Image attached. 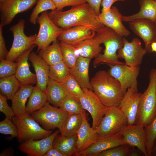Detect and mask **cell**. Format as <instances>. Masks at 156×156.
I'll list each match as a JSON object with an SVG mask.
<instances>
[{
	"label": "cell",
	"mask_w": 156,
	"mask_h": 156,
	"mask_svg": "<svg viewBox=\"0 0 156 156\" xmlns=\"http://www.w3.org/2000/svg\"><path fill=\"white\" fill-rule=\"evenodd\" d=\"M55 4L56 9L62 10L66 7H73L86 3V0H52Z\"/></svg>",
	"instance_id": "cell-43"
},
{
	"label": "cell",
	"mask_w": 156,
	"mask_h": 156,
	"mask_svg": "<svg viewBox=\"0 0 156 156\" xmlns=\"http://www.w3.org/2000/svg\"><path fill=\"white\" fill-rule=\"evenodd\" d=\"M114 32L110 28L104 26L96 32L93 37L74 46L76 55L78 57H82L91 59L95 58L101 51V44Z\"/></svg>",
	"instance_id": "cell-9"
},
{
	"label": "cell",
	"mask_w": 156,
	"mask_h": 156,
	"mask_svg": "<svg viewBox=\"0 0 156 156\" xmlns=\"http://www.w3.org/2000/svg\"><path fill=\"white\" fill-rule=\"evenodd\" d=\"M56 9V6L52 0H38L30 15L29 21L32 24L35 25L40 14L48 10L51 11Z\"/></svg>",
	"instance_id": "cell-37"
},
{
	"label": "cell",
	"mask_w": 156,
	"mask_h": 156,
	"mask_svg": "<svg viewBox=\"0 0 156 156\" xmlns=\"http://www.w3.org/2000/svg\"><path fill=\"white\" fill-rule=\"evenodd\" d=\"M3 27L0 26V60L5 59L9 52L6 49L3 34Z\"/></svg>",
	"instance_id": "cell-45"
},
{
	"label": "cell",
	"mask_w": 156,
	"mask_h": 156,
	"mask_svg": "<svg viewBox=\"0 0 156 156\" xmlns=\"http://www.w3.org/2000/svg\"><path fill=\"white\" fill-rule=\"evenodd\" d=\"M0 133L11 135L9 139L10 140L18 137V131L16 126L12 119L7 117L0 122Z\"/></svg>",
	"instance_id": "cell-40"
},
{
	"label": "cell",
	"mask_w": 156,
	"mask_h": 156,
	"mask_svg": "<svg viewBox=\"0 0 156 156\" xmlns=\"http://www.w3.org/2000/svg\"><path fill=\"white\" fill-rule=\"evenodd\" d=\"M61 83L68 95L79 99L83 93V88L71 74Z\"/></svg>",
	"instance_id": "cell-35"
},
{
	"label": "cell",
	"mask_w": 156,
	"mask_h": 156,
	"mask_svg": "<svg viewBox=\"0 0 156 156\" xmlns=\"http://www.w3.org/2000/svg\"><path fill=\"white\" fill-rule=\"evenodd\" d=\"M36 46L34 44L17 59V67L14 75L22 85L36 83V75L30 71L28 62L30 54Z\"/></svg>",
	"instance_id": "cell-23"
},
{
	"label": "cell",
	"mask_w": 156,
	"mask_h": 156,
	"mask_svg": "<svg viewBox=\"0 0 156 156\" xmlns=\"http://www.w3.org/2000/svg\"><path fill=\"white\" fill-rule=\"evenodd\" d=\"M60 44L63 62L70 69L73 68L78 57L75 53L74 46L62 42H60Z\"/></svg>",
	"instance_id": "cell-38"
},
{
	"label": "cell",
	"mask_w": 156,
	"mask_h": 156,
	"mask_svg": "<svg viewBox=\"0 0 156 156\" xmlns=\"http://www.w3.org/2000/svg\"><path fill=\"white\" fill-rule=\"evenodd\" d=\"M151 156H156V140L154 143L152 148Z\"/></svg>",
	"instance_id": "cell-51"
},
{
	"label": "cell",
	"mask_w": 156,
	"mask_h": 156,
	"mask_svg": "<svg viewBox=\"0 0 156 156\" xmlns=\"http://www.w3.org/2000/svg\"><path fill=\"white\" fill-rule=\"evenodd\" d=\"M96 33L91 29L85 26H75L63 29L57 40L60 42L75 46L93 37Z\"/></svg>",
	"instance_id": "cell-20"
},
{
	"label": "cell",
	"mask_w": 156,
	"mask_h": 156,
	"mask_svg": "<svg viewBox=\"0 0 156 156\" xmlns=\"http://www.w3.org/2000/svg\"><path fill=\"white\" fill-rule=\"evenodd\" d=\"M25 23L24 19H20L17 23L10 28L14 38L12 47L6 60L14 62L34 44V42L36 35L28 36L25 35L24 32Z\"/></svg>",
	"instance_id": "cell-6"
},
{
	"label": "cell",
	"mask_w": 156,
	"mask_h": 156,
	"mask_svg": "<svg viewBox=\"0 0 156 156\" xmlns=\"http://www.w3.org/2000/svg\"><path fill=\"white\" fill-rule=\"evenodd\" d=\"M139 2L140 11L130 16L122 15V21L129 22L138 19H146L154 23L156 21V1L155 0H139Z\"/></svg>",
	"instance_id": "cell-26"
},
{
	"label": "cell",
	"mask_w": 156,
	"mask_h": 156,
	"mask_svg": "<svg viewBox=\"0 0 156 156\" xmlns=\"http://www.w3.org/2000/svg\"><path fill=\"white\" fill-rule=\"evenodd\" d=\"M126 0H115V2L118 1H124Z\"/></svg>",
	"instance_id": "cell-53"
},
{
	"label": "cell",
	"mask_w": 156,
	"mask_h": 156,
	"mask_svg": "<svg viewBox=\"0 0 156 156\" xmlns=\"http://www.w3.org/2000/svg\"><path fill=\"white\" fill-rule=\"evenodd\" d=\"M123 46L117 51L118 58L123 59L125 65L131 67L140 66L144 55L147 52L137 38L129 42L123 37Z\"/></svg>",
	"instance_id": "cell-12"
},
{
	"label": "cell",
	"mask_w": 156,
	"mask_h": 156,
	"mask_svg": "<svg viewBox=\"0 0 156 156\" xmlns=\"http://www.w3.org/2000/svg\"><path fill=\"white\" fill-rule=\"evenodd\" d=\"M59 107L69 114H80L84 109L79 99L68 95Z\"/></svg>",
	"instance_id": "cell-36"
},
{
	"label": "cell",
	"mask_w": 156,
	"mask_h": 156,
	"mask_svg": "<svg viewBox=\"0 0 156 156\" xmlns=\"http://www.w3.org/2000/svg\"><path fill=\"white\" fill-rule=\"evenodd\" d=\"M46 93L47 101L56 107H59L68 95L61 83L50 79L47 84Z\"/></svg>",
	"instance_id": "cell-29"
},
{
	"label": "cell",
	"mask_w": 156,
	"mask_h": 156,
	"mask_svg": "<svg viewBox=\"0 0 156 156\" xmlns=\"http://www.w3.org/2000/svg\"><path fill=\"white\" fill-rule=\"evenodd\" d=\"M18 131V141L23 143L31 140H38L46 138L52 133L41 127L39 123L27 112L16 114L12 118Z\"/></svg>",
	"instance_id": "cell-4"
},
{
	"label": "cell",
	"mask_w": 156,
	"mask_h": 156,
	"mask_svg": "<svg viewBox=\"0 0 156 156\" xmlns=\"http://www.w3.org/2000/svg\"><path fill=\"white\" fill-rule=\"evenodd\" d=\"M108 65L110 67L108 72L120 83L123 95L129 88H138L137 79L140 72V66L131 67L125 63Z\"/></svg>",
	"instance_id": "cell-13"
},
{
	"label": "cell",
	"mask_w": 156,
	"mask_h": 156,
	"mask_svg": "<svg viewBox=\"0 0 156 156\" xmlns=\"http://www.w3.org/2000/svg\"><path fill=\"white\" fill-rule=\"evenodd\" d=\"M127 125V118L118 106L109 107L97 128L95 130L99 138L118 133Z\"/></svg>",
	"instance_id": "cell-7"
},
{
	"label": "cell",
	"mask_w": 156,
	"mask_h": 156,
	"mask_svg": "<svg viewBox=\"0 0 156 156\" xmlns=\"http://www.w3.org/2000/svg\"><path fill=\"white\" fill-rule=\"evenodd\" d=\"M38 53V55L49 66L63 61L60 42L57 39L54 41L51 45H49Z\"/></svg>",
	"instance_id": "cell-30"
},
{
	"label": "cell",
	"mask_w": 156,
	"mask_h": 156,
	"mask_svg": "<svg viewBox=\"0 0 156 156\" xmlns=\"http://www.w3.org/2000/svg\"><path fill=\"white\" fill-rule=\"evenodd\" d=\"M17 63L6 59L0 60V78L14 75L16 70Z\"/></svg>",
	"instance_id": "cell-42"
},
{
	"label": "cell",
	"mask_w": 156,
	"mask_h": 156,
	"mask_svg": "<svg viewBox=\"0 0 156 156\" xmlns=\"http://www.w3.org/2000/svg\"><path fill=\"white\" fill-rule=\"evenodd\" d=\"M7 98L0 93V111L4 114L5 117L10 119L15 115L12 107H10L7 103Z\"/></svg>",
	"instance_id": "cell-44"
},
{
	"label": "cell",
	"mask_w": 156,
	"mask_h": 156,
	"mask_svg": "<svg viewBox=\"0 0 156 156\" xmlns=\"http://www.w3.org/2000/svg\"><path fill=\"white\" fill-rule=\"evenodd\" d=\"M82 121V118L81 114H69L61 129L59 130L61 134L69 137L77 134Z\"/></svg>",
	"instance_id": "cell-33"
},
{
	"label": "cell",
	"mask_w": 156,
	"mask_h": 156,
	"mask_svg": "<svg viewBox=\"0 0 156 156\" xmlns=\"http://www.w3.org/2000/svg\"><path fill=\"white\" fill-rule=\"evenodd\" d=\"M142 93L139 92L138 88H128L118 106L126 116L127 125L135 124L139 104Z\"/></svg>",
	"instance_id": "cell-15"
},
{
	"label": "cell",
	"mask_w": 156,
	"mask_h": 156,
	"mask_svg": "<svg viewBox=\"0 0 156 156\" xmlns=\"http://www.w3.org/2000/svg\"><path fill=\"white\" fill-rule=\"evenodd\" d=\"M48 13L54 23L63 29L82 26L88 27L96 32L105 26L100 21L98 15L87 3L72 7L67 10L56 9Z\"/></svg>",
	"instance_id": "cell-1"
},
{
	"label": "cell",
	"mask_w": 156,
	"mask_h": 156,
	"mask_svg": "<svg viewBox=\"0 0 156 156\" xmlns=\"http://www.w3.org/2000/svg\"><path fill=\"white\" fill-rule=\"evenodd\" d=\"M47 102L46 93L34 86L26 105V112L31 114L43 107Z\"/></svg>",
	"instance_id": "cell-31"
},
{
	"label": "cell",
	"mask_w": 156,
	"mask_h": 156,
	"mask_svg": "<svg viewBox=\"0 0 156 156\" xmlns=\"http://www.w3.org/2000/svg\"><path fill=\"white\" fill-rule=\"evenodd\" d=\"M129 27L133 32L144 41V48L147 52H152L151 45L156 41V29L154 23L146 19H138L129 22Z\"/></svg>",
	"instance_id": "cell-17"
},
{
	"label": "cell",
	"mask_w": 156,
	"mask_h": 156,
	"mask_svg": "<svg viewBox=\"0 0 156 156\" xmlns=\"http://www.w3.org/2000/svg\"><path fill=\"white\" fill-rule=\"evenodd\" d=\"M81 114L82 121L77 133V153L88 148L94 143L99 138L95 130L90 126L88 122L85 110H83Z\"/></svg>",
	"instance_id": "cell-21"
},
{
	"label": "cell",
	"mask_w": 156,
	"mask_h": 156,
	"mask_svg": "<svg viewBox=\"0 0 156 156\" xmlns=\"http://www.w3.org/2000/svg\"><path fill=\"white\" fill-rule=\"evenodd\" d=\"M33 84L23 85L12 99V107L16 114L26 112V104L34 88Z\"/></svg>",
	"instance_id": "cell-28"
},
{
	"label": "cell",
	"mask_w": 156,
	"mask_h": 156,
	"mask_svg": "<svg viewBox=\"0 0 156 156\" xmlns=\"http://www.w3.org/2000/svg\"><path fill=\"white\" fill-rule=\"evenodd\" d=\"M37 23L39 24V28L34 44L37 47V52H39L57 39L63 29L54 23L47 11L42 12L38 16Z\"/></svg>",
	"instance_id": "cell-8"
},
{
	"label": "cell",
	"mask_w": 156,
	"mask_h": 156,
	"mask_svg": "<svg viewBox=\"0 0 156 156\" xmlns=\"http://www.w3.org/2000/svg\"><path fill=\"white\" fill-rule=\"evenodd\" d=\"M122 14L115 6L112 7L107 11L101 12L98 15L100 22L122 37L129 36L130 32L124 26L121 18Z\"/></svg>",
	"instance_id": "cell-22"
},
{
	"label": "cell",
	"mask_w": 156,
	"mask_h": 156,
	"mask_svg": "<svg viewBox=\"0 0 156 156\" xmlns=\"http://www.w3.org/2000/svg\"><path fill=\"white\" fill-rule=\"evenodd\" d=\"M29 60L32 63L35 72L36 78V86L46 93L47 86L49 79V66L34 52L31 51L30 53Z\"/></svg>",
	"instance_id": "cell-24"
},
{
	"label": "cell",
	"mask_w": 156,
	"mask_h": 156,
	"mask_svg": "<svg viewBox=\"0 0 156 156\" xmlns=\"http://www.w3.org/2000/svg\"><path fill=\"white\" fill-rule=\"evenodd\" d=\"M127 144L122 135L117 133L98 138L96 142L85 150L78 153L76 156H96L100 153L121 145Z\"/></svg>",
	"instance_id": "cell-19"
},
{
	"label": "cell",
	"mask_w": 156,
	"mask_h": 156,
	"mask_svg": "<svg viewBox=\"0 0 156 156\" xmlns=\"http://www.w3.org/2000/svg\"><path fill=\"white\" fill-rule=\"evenodd\" d=\"M156 116V68L149 75V83L141 96L135 124L144 127Z\"/></svg>",
	"instance_id": "cell-3"
},
{
	"label": "cell",
	"mask_w": 156,
	"mask_h": 156,
	"mask_svg": "<svg viewBox=\"0 0 156 156\" xmlns=\"http://www.w3.org/2000/svg\"><path fill=\"white\" fill-rule=\"evenodd\" d=\"M131 147L128 144L121 145L103 151L96 156H127Z\"/></svg>",
	"instance_id": "cell-41"
},
{
	"label": "cell",
	"mask_w": 156,
	"mask_h": 156,
	"mask_svg": "<svg viewBox=\"0 0 156 156\" xmlns=\"http://www.w3.org/2000/svg\"><path fill=\"white\" fill-rule=\"evenodd\" d=\"M88 3L99 15L100 13V8L102 0H86Z\"/></svg>",
	"instance_id": "cell-46"
},
{
	"label": "cell",
	"mask_w": 156,
	"mask_h": 156,
	"mask_svg": "<svg viewBox=\"0 0 156 156\" xmlns=\"http://www.w3.org/2000/svg\"><path fill=\"white\" fill-rule=\"evenodd\" d=\"M43 127L48 130L61 129L69 114L60 108L51 105L48 101L40 109L31 114Z\"/></svg>",
	"instance_id": "cell-5"
},
{
	"label": "cell",
	"mask_w": 156,
	"mask_h": 156,
	"mask_svg": "<svg viewBox=\"0 0 156 156\" xmlns=\"http://www.w3.org/2000/svg\"><path fill=\"white\" fill-rule=\"evenodd\" d=\"M123 37L114 32L107 37L103 43L105 47L103 53H100L95 57L93 66L103 63L107 65L125 63L118 60L117 53L118 50L123 46Z\"/></svg>",
	"instance_id": "cell-14"
},
{
	"label": "cell",
	"mask_w": 156,
	"mask_h": 156,
	"mask_svg": "<svg viewBox=\"0 0 156 156\" xmlns=\"http://www.w3.org/2000/svg\"><path fill=\"white\" fill-rule=\"evenodd\" d=\"M155 1H156V0H155Z\"/></svg>",
	"instance_id": "cell-55"
},
{
	"label": "cell",
	"mask_w": 156,
	"mask_h": 156,
	"mask_svg": "<svg viewBox=\"0 0 156 156\" xmlns=\"http://www.w3.org/2000/svg\"><path fill=\"white\" fill-rule=\"evenodd\" d=\"M38 0H0V26L9 24L18 14L26 11Z\"/></svg>",
	"instance_id": "cell-11"
},
{
	"label": "cell",
	"mask_w": 156,
	"mask_h": 156,
	"mask_svg": "<svg viewBox=\"0 0 156 156\" xmlns=\"http://www.w3.org/2000/svg\"><path fill=\"white\" fill-rule=\"evenodd\" d=\"M77 134L71 136H66L58 134L54 140L52 147L64 156H76L77 153Z\"/></svg>",
	"instance_id": "cell-27"
},
{
	"label": "cell",
	"mask_w": 156,
	"mask_h": 156,
	"mask_svg": "<svg viewBox=\"0 0 156 156\" xmlns=\"http://www.w3.org/2000/svg\"><path fill=\"white\" fill-rule=\"evenodd\" d=\"M71 69L63 61L49 66V78L62 83L71 74Z\"/></svg>",
	"instance_id": "cell-34"
},
{
	"label": "cell",
	"mask_w": 156,
	"mask_h": 156,
	"mask_svg": "<svg viewBox=\"0 0 156 156\" xmlns=\"http://www.w3.org/2000/svg\"><path fill=\"white\" fill-rule=\"evenodd\" d=\"M22 85L14 75L1 78V94L5 96L8 99L12 100Z\"/></svg>",
	"instance_id": "cell-32"
},
{
	"label": "cell",
	"mask_w": 156,
	"mask_h": 156,
	"mask_svg": "<svg viewBox=\"0 0 156 156\" xmlns=\"http://www.w3.org/2000/svg\"><path fill=\"white\" fill-rule=\"evenodd\" d=\"M118 133L122 135L127 144L138 148L145 156H148L144 127L138 124L127 125Z\"/></svg>",
	"instance_id": "cell-16"
},
{
	"label": "cell",
	"mask_w": 156,
	"mask_h": 156,
	"mask_svg": "<svg viewBox=\"0 0 156 156\" xmlns=\"http://www.w3.org/2000/svg\"><path fill=\"white\" fill-rule=\"evenodd\" d=\"M91 59L79 57L75 66L70 69L71 74L83 88L92 90L89 76V68Z\"/></svg>",
	"instance_id": "cell-25"
},
{
	"label": "cell",
	"mask_w": 156,
	"mask_h": 156,
	"mask_svg": "<svg viewBox=\"0 0 156 156\" xmlns=\"http://www.w3.org/2000/svg\"><path fill=\"white\" fill-rule=\"evenodd\" d=\"M154 24L156 29V21L154 23Z\"/></svg>",
	"instance_id": "cell-54"
},
{
	"label": "cell",
	"mask_w": 156,
	"mask_h": 156,
	"mask_svg": "<svg viewBox=\"0 0 156 156\" xmlns=\"http://www.w3.org/2000/svg\"><path fill=\"white\" fill-rule=\"evenodd\" d=\"M56 130L49 136L38 140H31L21 143L18 146L19 150L28 156H44L52 147L54 139L59 134Z\"/></svg>",
	"instance_id": "cell-18"
},
{
	"label": "cell",
	"mask_w": 156,
	"mask_h": 156,
	"mask_svg": "<svg viewBox=\"0 0 156 156\" xmlns=\"http://www.w3.org/2000/svg\"><path fill=\"white\" fill-rule=\"evenodd\" d=\"M146 145L148 156H151V151L156 140V116L153 119L144 127Z\"/></svg>",
	"instance_id": "cell-39"
},
{
	"label": "cell",
	"mask_w": 156,
	"mask_h": 156,
	"mask_svg": "<svg viewBox=\"0 0 156 156\" xmlns=\"http://www.w3.org/2000/svg\"><path fill=\"white\" fill-rule=\"evenodd\" d=\"M14 153V150L12 148H8L3 150L0 153V156H12Z\"/></svg>",
	"instance_id": "cell-50"
},
{
	"label": "cell",
	"mask_w": 156,
	"mask_h": 156,
	"mask_svg": "<svg viewBox=\"0 0 156 156\" xmlns=\"http://www.w3.org/2000/svg\"><path fill=\"white\" fill-rule=\"evenodd\" d=\"M115 2V0H102L101 5L102 7L101 12L109 10L113 4Z\"/></svg>",
	"instance_id": "cell-47"
},
{
	"label": "cell",
	"mask_w": 156,
	"mask_h": 156,
	"mask_svg": "<svg viewBox=\"0 0 156 156\" xmlns=\"http://www.w3.org/2000/svg\"><path fill=\"white\" fill-rule=\"evenodd\" d=\"M44 156H64L56 148L52 147L44 155Z\"/></svg>",
	"instance_id": "cell-48"
},
{
	"label": "cell",
	"mask_w": 156,
	"mask_h": 156,
	"mask_svg": "<svg viewBox=\"0 0 156 156\" xmlns=\"http://www.w3.org/2000/svg\"><path fill=\"white\" fill-rule=\"evenodd\" d=\"M132 146L129 151V156H140L143 155L142 153L138 148Z\"/></svg>",
	"instance_id": "cell-49"
},
{
	"label": "cell",
	"mask_w": 156,
	"mask_h": 156,
	"mask_svg": "<svg viewBox=\"0 0 156 156\" xmlns=\"http://www.w3.org/2000/svg\"><path fill=\"white\" fill-rule=\"evenodd\" d=\"M151 47L152 52H156V41L151 43Z\"/></svg>",
	"instance_id": "cell-52"
},
{
	"label": "cell",
	"mask_w": 156,
	"mask_h": 156,
	"mask_svg": "<svg viewBox=\"0 0 156 156\" xmlns=\"http://www.w3.org/2000/svg\"><path fill=\"white\" fill-rule=\"evenodd\" d=\"M83 89V93L79 99L83 109L90 114L92 120V127L95 130L109 107L103 104L92 90L87 88Z\"/></svg>",
	"instance_id": "cell-10"
},
{
	"label": "cell",
	"mask_w": 156,
	"mask_h": 156,
	"mask_svg": "<svg viewBox=\"0 0 156 156\" xmlns=\"http://www.w3.org/2000/svg\"><path fill=\"white\" fill-rule=\"evenodd\" d=\"M90 81L93 90L104 105L119 106L124 95L121 84L108 72L98 71Z\"/></svg>",
	"instance_id": "cell-2"
}]
</instances>
